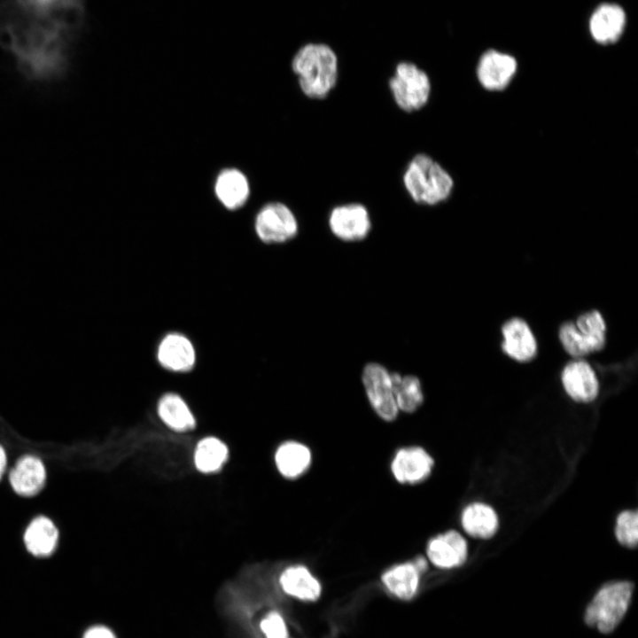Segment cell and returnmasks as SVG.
I'll list each match as a JSON object with an SVG mask.
<instances>
[{
  "label": "cell",
  "instance_id": "cell-1",
  "mask_svg": "<svg viewBox=\"0 0 638 638\" xmlns=\"http://www.w3.org/2000/svg\"><path fill=\"white\" fill-rule=\"evenodd\" d=\"M84 12L0 0V46L24 76L51 81L66 71Z\"/></svg>",
  "mask_w": 638,
  "mask_h": 638
},
{
  "label": "cell",
  "instance_id": "cell-2",
  "mask_svg": "<svg viewBox=\"0 0 638 638\" xmlns=\"http://www.w3.org/2000/svg\"><path fill=\"white\" fill-rule=\"evenodd\" d=\"M292 69L301 92L309 99H325L337 86L338 56L327 44L311 43L300 47L292 58Z\"/></svg>",
  "mask_w": 638,
  "mask_h": 638
},
{
  "label": "cell",
  "instance_id": "cell-3",
  "mask_svg": "<svg viewBox=\"0 0 638 638\" xmlns=\"http://www.w3.org/2000/svg\"><path fill=\"white\" fill-rule=\"evenodd\" d=\"M402 183L417 205L433 206L447 201L454 191V179L432 156L417 153L405 167Z\"/></svg>",
  "mask_w": 638,
  "mask_h": 638
},
{
  "label": "cell",
  "instance_id": "cell-4",
  "mask_svg": "<svg viewBox=\"0 0 638 638\" xmlns=\"http://www.w3.org/2000/svg\"><path fill=\"white\" fill-rule=\"evenodd\" d=\"M388 88L398 108L408 113L423 109L432 94L430 77L410 61H401L396 65L389 78Z\"/></svg>",
  "mask_w": 638,
  "mask_h": 638
},
{
  "label": "cell",
  "instance_id": "cell-5",
  "mask_svg": "<svg viewBox=\"0 0 638 638\" xmlns=\"http://www.w3.org/2000/svg\"><path fill=\"white\" fill-rule=\"evenodd\" d=\"M634 586L628 581L606 584L595 595L585 613L586 623L604 634L612 632L630 603Z\"/></svg>",
  "mask_w": 638,
  "mask_h": 638
},
{
  "label": "cell",
  "instance_id": "cell-6",
  "mask_svg": "<svg viewBox=\"0 0 638 638\" xmlns=\"http://www.w3.org/2000/svg\"><path fill=\"white\" fill-rule=\"evenodd\" d=\"M254 230L257 237L263 243L282 244L297 236L299 222L288 206L274 201L265 204L258 211Z\"/></svg>",
  "mask_w": 638,
  "mask_h": 638
},
{
  "label": "cell",
  "instance_id": "cell-7",
  "mask_svg": "<svg viewBox=\"0 0 638 638\" xmlns=\"http://www.w3.org/2000/svg\"><path fill=\"white\" fill-rule=\"evenodd\" d=\"M362 382L373 409L383 420L391 422L398 416L391 373L381 364L368 363L362 371Z\"/></svg>",
  "mask_w": 638,
  "mask_h": 638
},
{
  "label": "cell",
  "instance_id": "cell-8",
  "mask_svg": "<svg viewBox=\"0 0 638 638\" xmlns=\"http://www.w3.org/2000/svg\"><path fill=\"white\" fill-rule=\"evenodd\" d=\"M328 225L336 237L346 242L365 239L372 228L369 209L357 202L334 206L329 214Z\"/></svg>",
  "mask_w": 638,
  "mask_h": 638
},
{
  "label": "cell",
  "instance_id": "cell-9",
  "mask_svg": "<svg viewBox=\"0 0 638 638\" xmlns=\"http://www.w3.org/2000/svg\"><path fill=\"white\" fill-rule=\"evenodd\" d=\"M517 72V61L510 54L497 50L486 51L476 66V76L483 89L496 92L505 89Z\"/></svg>",
  "mask_w": 638,
  "mask_h": 638
},
{
  "label": "cell",
  "instance_id": "cell-10",
  "mask_svg": "<svg viewBox=\"0 0 638 638\" xmlns=\"http://www.w3.org/2000/svg\"><path fill=\"white\" fill-rule=\"evenodd\" d=\"M427 561L417 556L412 561L391 566L381 575V582L389 594L401 601H410L418 593L421 575L427 570Z\"/></svg>",
  "mask_w": 638,
  "mask_h": 638
},
{
  "label": "cell",
  "instance_id": "cell-11",
  "mask_svg": "<svg viewBox=\"0 0 638 638\" xmlns=\"http://www.w3.org/2000/svg\"><path fill=\"white\" fill-rule=\"evenodd\" d=\"M566 393L578 402L593 401L599 393V381L592 366L583 359H573L561 373Z\"/></svg>",
  "mask_w": 638,
  "mask_h": 638
},
{
  "label": "cell",
  "instance_id": "cell-12",
  "mask_svg": "<svg viewBox=\"0 0 638 638\" xmlns=\"http://www.w3.org/2000/svg\"><path fill=\"white\" fill-rule=\"evenodd\" d=\"M156 356L162 368L175 373L188 372L196 363L192 342L180 332L166 334L158 345Z\"/></svg>",
  "mask_w": 638,
  "mask_h": 638
},
{
  "label": "cell",
  "instance_id": "cell-13",
  "mask_svg": "<svg viewBox=\"0 0 638 638\" xmlns=\"http://www.w3.org/2000/svg\"><path fill=\"white\" fill-rule=\"evenodd\" d=\"M626 24L624 9L614 3L599 4L590 15L588 29L591 37L600 44H611L622 36Z\"/></svg>",
  "mask_w": 638,
  "mask_h": 638
},
{
  "label": "cell",
  "instance_id": "cell-14",
  "mask_svg": "<svg viewBox=\"0 0 638 638\" xmlns=\"http://www.w3.org/2000/svg\"><path fill=\"white\" fill-rule=\"evenodd\" d=\"M502 351L511 359L526 362L537 354L536 338L529 324L522 318L513 317L502 326Z\"/></svg>",
  "mask_w": 638,
  "mask_h": 638
},
{
  "label": "cell",
  "instance_id": "cell-15",
  "mask_svg": "<svg viewBox=\"0 0 638 638\" xmlns=\"http://www.w3.org/2000/svg\"><path fill=\"white\" fill-rule=\"evenodd\" d=\"M432 457L421 447L399 449L391 463L393 477L400 483H418L424 480L433 467Z\"/></svg>",
  "mask_w": 638,
  "mask_h": 638
},
{
  "label": "cell",
  "instance_id": "cell-16",
  "mask_svg": "<svg viewBox=\"0 0 638 638\" xmlns=\"http://www.w3.org/2000/svg\"><path fill=\"white\" fill-rule=\"evenodd\" d=\"M426 554L429 561L438 568L458 567L467 559V542L458 532L447 531L429 541Z\"/></svg>",
  "mask_w": 638,
  "mask_h": 638
},
{
  "label": "cell",
  "instance_id": "cell-17",
  "mask_svg": "<svg viewBox=\"0 0 638 638\" xmlns=\"http://www.w3.org/2000/svg\"><path fill=\"white\" fill-rule=\"evenodd\" d=\"M278 584L285 595L300 602L314 603L322 595L321 582L305 565L285 568L278 578Z\"/></svg>",
  "mask_w": 638,
  "mask_h": 638
},
{
  "label": "cell",
  "instance_id": "cell-18",
  "mask_svg": "<svg viewBox=\"0 0 638 638\" xmlns=\"http://www.w3.org/2000/svg\"><path fill=\"white\" fill-rule=\"evenodd\" d=\"M46 470L42 460L35 455L20 457L9 473L13 491L25 497L37 494L44 486Z\"/></svg>",
  "mask_w": 638,
  "mask_h": 638
},
{
  "label": "cell",
  "instance_id": "cell-19",
  "mask_svg": "<svg viewBox=\"0 0 638 638\" xmlns=\"http://www.w3.org/2000/svg\"><path fill=\"white\" fill-rule=\"evenodd\" d=\"M214 192L224 207L236 210L243 206L249 198V182L240 170L225 168L216 177Z\"/></svg>",
  "mask_w": 638,
  "mask_h": 638
},
{
  "label": "cell",
  "instance_id": "cell-20",
  "mask_svg": "<svg viewBox=\"0 0 638 638\" xmlns=\"http://www.w3.org/2000/svg\"><path fill=\"white\" fill-rule=\"evenodd\" d=\"M23 541L31 555L37 557L49 556L57 548L58 531L50 518L39 516L26 528Z\"/></svg>",
  "mask_w": 638,
  "mask_h": 638
},
{
  "label": "cell",
  "instance_id": "cell-21",
  "mask_svg": "<svg viewBox=\"0 0 638 638\" xmlns=\"http://www.w3.org/2000/svg\"><path fill=\"white\" fill-rule=\"evenodd\" d=\"M462 525L472 537L487 539L498 528V517L494 510L485 503L474 502L468 505L462 513Z\"/></svg>",
  "mask_w": 638,
  "mask_h": 638
},
{
  "label": "cell",
  "instance_id": "cell-22",
  "mask_svg": "<svg viewBox=\"0 0 638 638\" xmlns=\"http://www.w3.org/2000/svg\"><path fill=\"white\" fill-rule=\"evenodd\" d=\"M311 451L302 443L286 441L281 444L275 455L279 472L285 478H294L303 474L311 463Z\"/></svg>",
  "mask_w": 638,
  "mask_h": 638
},
{
  "label": "cell",
  "instance_id": "cell-23",
  "mask_svg": "<svg viewBox=\"0 0 638 638\" xmlns=\"http://www.w3.org/2000/svg\"><path fill=\"white\" fill-rule=\"evenodd\" d=\"M160 419L171 429L186 432L195 426V417L184 400L178 394L167 393L158 402Z\"/></svg>",
  "mask_w": 638,
  "mask_h": 638
},
{
  "label": "cell",
  "instance_id": "cell-24",
  "mask_svg": "<svg viewBox=\"0 0 638 638\" xmlns=\"http://www.w3.org/2000/svg\"><path fill=\"white\" fill-rule=\"evenodd\" d=\"M395 401L399 410L407 413L416 411L424 401L419 378L414 375L401 377L391 373Z\"/></svg>",
  "mask_w": 638,
  "mask_h": 638
},
{
  "label": "cell",
  "instance_id": "cell-25",
  "mask_svg": "<svg viewBox=\"0 0 638 638\" xmlns=\"http://www.w3.org/2000/svg\"><path fill=\"white\" fill-rule=\"evenodd\" d=\"M590 354L602 350L606 343V323L598 310H590L574 322Z\"/></svg>",
  "mask_w": 638,
  "mask_h": 638
},
{
  "label": "cell",
  "instance_id": "cell-26",
  "mask_svg": "<svg viewBox=\"0 0 638 638\" xmlns=\"http://www.w3.org/2000/svg\"><path fill=\"white\" fill-rule=\"evenodd\" d=\"M228 448L214 437L201 440L196 447L194 462L197 469L204 473L217 471L226 462Z\"/></svg>",
  "mask_w": 638,
  "mask_h": 638
},
{
  "label": "cell",
  "instance_id": "cell-27",
  "mask_svg": "<svg viewBox=\"0 0 638 638\" xmlns=\"http://www.w3.org/2000/svg\"><path fill=\"white\" fill-rule=\"evenodd\" d=\"M558 336L562 346L573 359H582L590 354L574 322L568 321L562 323Z\"/></svg>",
  "mask_w": 638,
  "mask_h": 638
},
{
  "label": "cell",
  "instance_id": "cell-28",
  "mask_svg": "<svg viewBox=\"0 0 638 638\" xmlns=\"http://www.w3.org/2000/svg\"><path fill=\"white\" fill-rule=\"evenodd\" d=\"M615 534L620 544L634 548L638 541V516L635 510L621 512L617 518Z\"/></svg>",
  "mask_w": 638,
  "mask_h": 638
},
{
  "label": "cell",
  "instance_id": "cell-29",
  "mask_svg": "<svg viewBox=\"0 0 638 638\" xmlns=\"http://www.w3.org/2000/svg\"><path fill=\"white\" fill-rule=\"evenodd\" d=\"M259 626L265 638H291L287 623L277 611H270L264 615Z\"/></svg>",
  "mask_w": 638,
  "mask_h": 638
},
{
  "label": "cell",
  "instance_id": "cell-30",
  "mask_svg": "<svg viewBox=\"0 0 638 638\" xmlns=\"http://www.w3.org/2000/svg\"><path fill=\"white\" fill-rule=\"evenodd\" d=\"M25 2L40 4L43 6L72 10V11H84V1L85 0H22Z\"/></svg>",
  "mask_w": 638,
  "mask_h": 638
},
{
  "label": "cell",
  "instance_id": "cell-31",
  "mask_svg": "<svg viewBox=\"0 0 638 638\" xmlns=\"http://www.w3.org/2000/svg\"><path fill=\"white\" fill-rule=\"evenodd\" d=\"M83 638H116L113 632L105 626H94L89 628Z\"/></svg>",
  "mask_w": 638,
  "mask_h": 638
},
{
  "label": "cell",
  "instance_id": "cell-32",
  "mask_svg": "<svg viewBox=\"0 0 638 638\" xmlns=\"http://www.w3.org/2000/svg\"><path fill=\"white\" fill-rule=\"evenodd\" d=\"M7 465L6 453L4 447L0 445V479L2 478Z\"/></svg>",
  "mask_w": 638,
  "mask_h": 638
}]
</instances>
